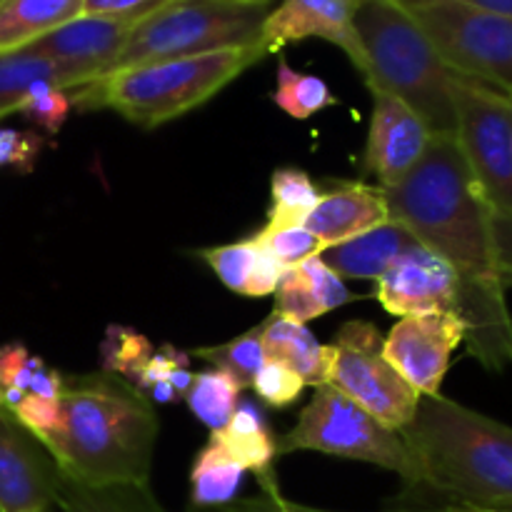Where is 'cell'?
Here are the masks:
<instances>
[{"instance_id":"cell-40","label":"cell","mask_w":512,"mask_h":512,"mask_svg":"<svg viewBox=\"0 0 512 512\" xmlns=\"http://www.w3.org/2000/svg\"><path fill=\"white\" fill-rule=\"evenodd\" d=\"M455 3L473 5V8L490 10V13H500V15H510L512 18V0H455Z\"/></svg>"},{"instance_id":"cell-30","label":"cell","mask_w":512,"mask_h":512,"mask_svg":"<svg viewBox=\"0 0 512 512\" xmlns=\"http://www.w3.org/2000/svg\"><path fill=\"white\" fill-rule=\"evenodd\" d=\"M190 358H200L213 363V368L225 370L233 375L240 383V388H250L258 375V370L265 365V350H263V333L260 325L250 328L248 333L238 335V338L228 340L220 345H205V348H195Z\"/></svg>"},{"instance_id":"cell-37","label":"cell","mask_w":512,"mask_h":512,"mask_svg":"<svg viewBox=\"0 0 512 512\" xmlns=\"http://www.w3.org/2000/svg\"><path fill=\"white\" fill-rule=\"evenodd\" d=\"M190 353H183V350H175L173 345H163L160 350H155L153 355H150V360L145 363L143 373H140L138 378V388L148 390L150 385L155 383H165V380L170 378V375L175 373L178 368H183V365H190Z\"/></svg>"},{"instance_id":"cell-27","label":"cell","mask_w":512,"mask_h":512,"mask_svg":"<svg viewBox=\"0 0 512 512\" xmlns=\"http://www.w3.org/2000/svg\"><path fill=\"white\" fill-rule=\"evenodd\" d=\"M323 188L303 168L285 165L270 175V210L263 228H293L303 225L305 218L318 205Z\"/></svg>"},{"instance_id":"cell-13","label":"cell","mask_w":512,"mask_h":512,"mask_svg":"<svg viewBox=\"0 0 512 512\" xmlns=\"http://www.w3.org/2000/svg\"><path fill=\"white\" fill-rule=\"evenodd\" d=\"M375 298L398 318L458 313L460 288L450 265L415 243L378 280Z\"/></svg>"},{"instance_id":"cell-6","label":"cell","mask_w":512,"mask_h":512,"mask_svg":"<svg viewBox=\"0 0 512 512\" xmlns=\"http://www.w3.org/2000/svg\"><path fill=\"white\" fill-rule=\"evenodd\" d=\"M270 3L238 0H170L138 20L110 73L155 60L185 58L260 43Z\"/></svg>"},{"instance_id":"cell-17","label":"cell","mask_w":512,"mask_h":512,"mask_svg":"<svg viewBox=\"0 0 512 512\" xmlns=\"http://www.w3.org/2000/svg\"><path fill=\"white\" fill-rule=\"evenodd\" d=\"M388 220V200L380 185L365 180H330L303 225L323 243V248H333Z\"/></svg>"},{"instance_id":"cell-43","label":"cell","mask_w":512,"mask_h":512,"mask_svg":"<svg viewBox=\"0 0 512 512\" xmlns=\"http://www.w3.org/2000/svg\"><path fill=\"white\" fill-rule=\"evenodd\" d=\"M463 512H495V510H473V508H460Z\"/></svg>"},{"instance_id":"cell-22","label":"cell","mask_w":512,"mask_h":512,"mask_svg":"<svg viewBox=\"0 0 512 512\" xmlns=\"http://www.w3.org/2000/svg\"><path fill=\"white\" fill-rule=\"evenodd\" d=\"M260 333H263V350L268 363L293 370L305 385H313V388L325 385V368H328L325 345L318 343L308 325L283 318L273 310L260 323Z\"/></svg>"},{"instance_id":"cell-5","label":"cell","mask_w":512,"mask_h":512,"mask_svg":"<svg viewBox=\"0 0 512 512\" xmlns=\"http://www.w3.org/2000/svg\"><path fill=\"white\" fill-rule=\"evenodd\" d=\"M365 53L363 80L403 100L433 135H458L455 73L398 0H360L353 13Z\"/></svg>"},{"instance_id":"cell-45","label":"cell","mask_w":512,"mask_h":512,"mask_svg":"<svg viewBox=\"0 0 512 512\" xmlns=\"http://www.w3.org/2000/svg\"><path fill=\"white\" fill-rule=\"evenodd\" d=\"M350 3H355V5H358V3H360V0H350Z\"/></svg>"},{"instance_id":"cell-18","label":"cell","mask_w":512,"mask_h":512,"mask_svg":"<svg viewBox=\"0 0 512 512\" xmlns=\"http://www.w3.org/2000/svg\"><path fill=\"white\" fill-rule=\"evenodd\" d=\"M353 300L343 278L323 263L320 255L285 270L275 290V313L295 323H310Z\"/></svg>"},{"instance_id":"cell-24","label":"cell","mask_w":512,"mask_h":512,"mask_svg":"<svg viewBox=\"0 0 512 512\" xmlns=\"http://www.w3.org/2000/svg\"><path fill=\"white\" fill-rule=\"evenodd\" d=\"M40 85L73 90L80 88L83 80L65 65L28 48L0 55V118L13 115L18 105Z\"/></svg>"},{"instance_id":"cell-29","label":"cell","mask_w":512,"mask_h":512,"mask_svg":"<svg viewBox=\"0 0 512 512\" xmlns=\"http://www.w3.org/2000/svg\"><path fill=\"white\" fill-rule=\"evenodd\" d=\"M240 393H243V388L233 375L220 368H210L203 373H195L193 385L185 395V403H188L190 413L213 433V430L225 428L230 415L238 408Z\"/></svg>"},{"instance_id":"cell-16","label":"cell","mask_w":512,"mask_h":512,"mask_svg":"<svg viewBox=\"0 0 512 512\" xmlns=\"http://www.w3.org/2000/svg\"><path fill=\"white\" fill-rule=\"evenodd\" d=\"M133 25L128 20L78 15L70 23L55 28L53 33L35 40L28 50L65 65L83 80V85H88L110 73Z\"/></svg>"},{"instance_id":"cell-4","label":"cell","mask_w":512,"mask_h":512,"mask_svg":"<svg viewBox=\"0 0 512 512\" xmlns=\"http://www.w3.org/2000/svg\"><path fill=\"white\" fill-rule=\"evenodd\" d=\"M268 55L260 43L115 70L70 90L75 110H115L143 130L200 108Z\"/></svg>"},{"instance_id":"cell-10","label":"cell","mask_w":512,"mask_h":512,"mask_svg":"<svg viewBox=\"0 0 512 512\" xmlns=\"http://www.w3.org/2000/svg\"><path fill=\"white\" fill-rule=\"evenodd\" d=\"M325 385L343 393L363 410L400 430L413 420L420 393H415L385 360L383 335L368 320H350L335 333L333 343L325 345Z\"/></svg>"},{"instance_id":"cell-9","label":"cell","mask_w":512,"mask_h":512,"mask_svg":"<svg viewBox=\"0 0 512 512\" xmlns=\"http://www.w3.org/2000/svg\"><path fill=\"white\" fill-rule=\"evenodd\" d=\"M455 73L512 98V18L455 0H398Z\"/></svg>"},{"instance_id":"cell-26","label":"cell","mask_w":512,"mask_h":512,"mask_svg":"<svg viewBox=\"0 0 512 512\" xmlns=\"http://www.w3.org/2000/svg\"><path fill=\"white\" fill-rule=\"evenodd\" d=\"M245 468L235 463L225 450L208 443L190 468V503L200 510H223L235 503Z\"/></svg>"},{"instance_id":"cell-41","label":"cell","mask_w":512,"mask_h":512,"mask_svg":"<svg viewBox=\"0 0 512 512\" xmlns=\"http://www.w3.org/2000/svg\"><path fill=\"white\" fill-rule=\"evenodd\" d=\"M220 512H275L268 505L265 498H255V500H240V503H230L228 508H223Z\"/></svg>"},{"instance_id":"cell-44","label":"cell","mask_w":512,"mask_h":512,"mask_svg":"<svg viewBox=\"0 0 512 512\" xmlns=\"http://www.w3.org/2000/svg\"><path fill=\"white\" fill-rule=\"evenodd\" d=\"M508 103H510V113H512V98H508Z\"/></svg>"},{"instance_id":"cell-14","label":"cell","mask_w":512,"mask_h":512,"mask_svg":"<svg viewBox=\"0 0 512 512\" xmlns=\"http://www.w3.org/2000/svg\"><path fill=\"white\" fill-rule=\"evenodd\" d=\"M370 93H373V115L365 140L363 170L378 180L375 185L388 190L395 188L418 165L433 133L403 100L380 90Z\"/></svg>"},{"instance_id":"cell-39","label":"cell","mask_w":512,"mask_h":512,"mask_svg":"<svg viewBox=\"0 0 512 512\" xmlns=\"http://www.w3.org/2000/svg\"><path fill=\"white\" fill-rule=\"evenodd\" d=\"M145 395H148L150 403L153 405H170V403H178L180 400V395L175 393V388L168 383V380H165V383L150 385V388L145 390Z\"/></svg>"},{"instance_id":"cell-28","label":"cell","mask_w":512,"mask_h":512,"mask_svg":"<svg viewBox=\"0 0 512 512\" xmlns=\"http://www.w3.org/2000/svg\"><path fill=\"white\" fill-rule=\"evenodd\" d=\"M273 103L293 120H308L338 105L340 100L320 75L290 68L288 60L280 58L278 73H275Z\"/></svg>"},{"instance_id":"cell-11","label":"cell","mask_w":512,"mask_h":512,"mask_svg":"<svg viewBox=\"0 0 512 512\" xmlns=\"http://www.w3.org/2000/svg\"><path fill=\"white\" fill-rule=\"evenodd\" d=\"M465 333L468 330L458 313L400 318L383 338V355L415 393L440 395Z\"/></svg>"},{"instance_id":"cell-31","label":"cell","mask_w":512,"mask_h":512,"mask_svg":"<svg viewBox=\"0 0 512 512\" xmlns=\"http://www.w3.org/2000/svg\"><path fill=\"white\" fill-rule=\"evenodd\" d=\"M153 353V343L143 333L133 328H120V325H110L100 343L105 373H115L130 383H138L140 373Z\"/></svg>"},{"instance_id":"cell-34","label":"cell","mask_w":512,"mask_h":512,"mask_svg":"<svg viewBox=\"0 0 512 512\" xmlns=\"http://www.w3.org/2000/svg\"><path fill=\"white\" fill-rule=\"evenodd\" d=\"M250 388L255 390L260 403L270 405V408H288V405H293L300 398L305 383L293 370L265 360V365L258 370Z\"/></svg>"},{"instance_id":"cell-21","label":"cell","mask_w":512,"mask_h":512,"mask_svg":"<svg viewBox=\"0 0 512 512\" xmlns=\"http://www.w3.org/2000/svg\"><path fill=\"white\" fill-rule=\"evenodd\" d=\"M210 443L243 465L245 473L250 470L258 478L273 475V465L278 460V435L270 430L268 418L253 400H240L225 428L210 433Z\"/></svg>"},{"instance_id":"cell-2","label":"cell","mask_w":512,"mask_h":512,"mask_svg":"<svg viewBox=\"0 0 512 512\" xmlns=\"http://www.w3.org/2000/svg\"><path fill=\"white\" fill-rule=\"evenodd\" d=\"M63 420L43 440L65 478L90 488L150 485L160 423L155 405L115 373L63 375Z\"/></svg>"},{"instance_id":"cell-19","label":"cell","mask_w":512,"mask_h":512,"mask_svg":"<svg viewBox=\"0 0 512 512\" xmlns=\"http://www.w3.org/2000/svg\"><path fill=\"white\" fill-rule=\"evenodd\" d=\"M195 255L218 275L225 288L243 295V298H270V295H275L285 270H288L253 235L238 240V243L203 248Z\"/></svg>"},{"instance_id":"cell-32","label":"cell","mask_w":512,"mask_h":512,"mask_svg":"<svg viewBox=\"0 0 512 512\" xmlns=\"http://www.w3.org/2000/svg\"><path fill=\"white\" fill-rule=\"evenodd\" d=\"M73 110L75 105L70 90L55 88V85H40L18 105L15 113L38 130H43L48 138H55L63 130V125L68 123Z\"/></svg>"},{"instance_id":"cell-1","label":"cell","mask_w":512,"mask_h":512,"mask_svg":"<svg viewBox=\"0 0 512 512\" xmlns=\"http://www.w3.org/2000/svg\"><path fill=\"white\" fill-rule=\"evenodd\" d=\"M390 220L410 230L458 278L465 343L488 370L512 365V315L493 220L458 135H433L428 150L395 188L383 190Z\"/></svg>"},{"instance_id":"cell-36","label":"cell","mask_w":512,"mask_h":512,"mask_svg":"<svg viewBox=\"0 0 512 512\" xmlns=\"http://www.w3.org/2000/svg\"><path fill=\"white\" fill-rule=\"evenodd\" d=\"M168 3L170 0H83V13L80 15L138 23Z\"/></svg>"},{"instance_id":"cell-12","label":"cell","mask_w":512,"mask_h":512,"mask_svg":"<svg viewBox=\"0 0 512 512\" xmlns=\"http://www.w3.org/2000/svg\"><path fill=\"white\" fill-rule=\"evenodd\" d=\"M63 473L0 400V512H50Z\"/></svg>"},{"instance_id":"cell-3","label":"cell","mask_w":512,"mask_h":512,"mask_svg":"<svg viewBox=\"0 0 512 512\" xmlns=\"http://www.w3.org/2000/svg\"><path fill=\"white\" fill-rule=\"evenodd\" d=\"M403 440L420 488L448 505L512 512V428L443 395H420Z\"/></svg>"},{"instance_id":"cell-33","label":"cell","mask_w":512,"mask_h":512,"mask_svg":"<svg viewBox=\"0 0 512 512\" xmlns=\"http://www.w3.org/2000/svg\"><path fill=\"white\" fill-rule=\"evenodd\" d=\"M283 268H295V265L305 263V260L315 258L323 253V243L310 233L305 225H293V228H260L253 235Z\"/></svg>"},{"instance_id":"cell-8","label":"cell","mask_w":512,"mask_h":512,"mask_svg":"<svg viewBox=\"0 0 512 512\" xmlns=\"http://www.w3.org/2000/svg\"><path fill=\"white\" fill-rule=\"evenodd\" d=\"M300 450L375 465L400 475L408 490L420 488V473L400 430L355 405L330 385L315 388L293 430L278 438V458Z\"/></svg>"},{"instance_id":"cell-25","label":"cell","mask_w":512,"mask_h":512,"mask_svg":"<svg viewBox=\"0 0 512 512\" xmlns=\"http://www.w3.org/2000/svg\"><path fill=\"white\" fill-rule=\"evenodd\" d=\"M50 512H165L153 495L150 485H90L60 478Z\"/></svg>"},{"instance_id":"cell-35","label":"cell","mask_w":512,"mask_h":512,"mask_svg":"<svg viewBox=\"0 0 512 512\" xmlns=\"http://www.w3.org/2000/svg\"><path fill=\"white\" fill-rule=\"evenodd\" d=\"M48 138L38 130L0 128V168H15L18 173H33Z\"/></svg>"},{"instance_id":"cell-23","label":"cell","mask_w":512,"mask_h":512,"mask_svg":"<svg viewBox=\"0 0 512 512\" xmlns=\"http://www.w3.org/2000/svg\"><path fill=\"white\" fill-rule=\"evenodd\" d=\"M83 13V0H0V55L15 53Z\"/></svg>"},{"instance_id":"cell-42","label":"cell","mask_w":512,"mask_h":512,"mask_svg":"<svg viewBox=\"0 0 512 512\" xmlns=\"http://www.w3.org/2000/svg\"><path fill=\"white\" fill-rule=\"evenodd\" d=\"M238 3H270V0H238Z\"/></svg>"},{"instance_id":"cell-7","label":"cell","mask_w":512,"mask_h":512,"mask_svg":"<svg viewBox=\"0 0 512 512\" xmlns=\"http://www.w3.org/2000/svg\"><path fill=\"white\" fill-rule=\"evenodd\" d=\"M458 143L493 220L503 280L512 288V113L508 95L460 75Z\"/></svg>"},{"instance_id":"cell-15","label":"cell","mask_w":512,"mask_h":512,"mask_svg":"<svg viewBox=\"0 0 512 512\" xmlns=\"http://www.w3.org/2000/svg\"><path fill=\"white\" fill-rule=\"evenodd\" d=\"M353 13L355 3L350 0H283L278 8H270L260 33V45L270 55L300 40H328L348 55L358 73H363L365 53Z\"/></svg>"},{"instance_id":"cell-38","label":"cell","mask_w":512,"mask_h":512,"mask_svg":"<svg viewBox=\"0 0 512 512\" xmlns=\"http://www.w3.org/2000/svg\"><path fill=\"white\" fill-rule=\"evenodd\" d=\"M260 485H263V498L268 500V505L275 512H333V510H323V508H310V505H300V503H293V500L283 498L278 490V485H275L273 475H265V478H260ZM423 512H463V510H460L458 505H445V508L423 510Z\"/></svg>"},{"instance_id":"cell-20","label":"cell","mask_w":512,"mask_h":512,"mask_svg":"<svg viewBox=\"0 0 512 512\" xmlns=\"http://www.w3.org/2000/svg\"><path fill=\"white\" fill-rule=\"evenodd\" d=\"M415 243L418 240L410 235L405 225H400L398 220H388L368 233H360L345 243L325 248L320 258L340 278L380 280L388 273L390 265Z\"/></svg>"}]
</instances>
